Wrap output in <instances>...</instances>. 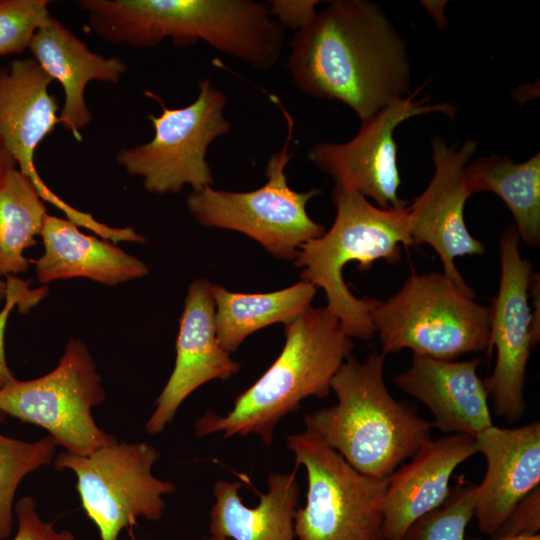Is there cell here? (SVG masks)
Instances as JSON below:
<instances>
[{"instance_id":"obj_4","label":"cell","mask_w":540,"mask_h":540,"mask_svg":"<svg viewBox=\"0 0 540 540\" xmlns=\"http://www.w3.org/2000/svg\"><path fill=\"white\" fill-rule=\"evenodd\" d=\"M335 220L327 232L304 244L294 260L302 280L321 288L326 308L338 319L348 337L363 340L375 334L372 310L380 300L357 298L343 279L346 264L356 262L360 271L383 259H401L402 246L414 245L408 227V206L383 209L363 195L335 186L332 192Z\"/></svg>"},{"instance_id":"obj_20","label":"cell","mask_w":540,"mask_h":540,"mask_svg":"<svg viewBox=\"0 0 540 540\" xmlns=\"http://www.w3.org/2000/svg\"><path fill=\"white\" fill-rule=\"evenodd\" d=\"M78 227L67 218L47 214L40 234L44 252L35 260L40 283L87 278L117 286L148 273L142 260L110 240L82 233Z\"/></svg>"},{"instance_id":"obj_7","label":"cell","mask_w":540,"mask_h":540,"mask_svg":"<svg viewBox=\"0 0 540 540\" xmlns=\"http://www.w3.org/2000/svg\"><path fill=\"white\" fill-rule=\"evenodd\" d=\"M307 475L306 503L294 516L296 540H384L386 479L364 475L309 430L287 437Z\"/></svg>"},{"instance_id":"obj_13","label":"cell","mask_w":540,"mask_h":540,"mask_svg":"<svg viewBox=\"0 0 540 540\" xmlns=\"http://www.w3.org/2000/svg\"><path fill=\"white\" fill-rule=\"evenodd\" d=\"M53 80L31 58L15 59L0 67V136L18 169L34 184L43 201L65 213L77 226L109 239L114 229L56 195L38 173L34 158L39 144L61 119L57 98L49 93Z\"/></svg>"},{"instance_id":"obj_30","label":"cell","mask_w":540,"mask_h":540,"mask_svg":"<svg viewBox=\"0 0 540 540\" xmlns=\"http://www.w3.org/2000/svg\"><path fill=\"white\" fill-rule=\"evenodd\" d=\"M540 530V487H537L512 509L498 536H534Z\"/></svg>"},{"instance_id":"obj_29","label":"cell","mask_w":540,"mask_h":540,"mask_svg":"<svg viewBox=\"0 0 540 540\" xmlns=\"http://www.w3.org/2000/svg\"><path fill=\"white\" fill-rule=\"evenodd\" d=\"M14 510L18 527L13 540H75L71 531H56L54 522L42 520L36 502L29 496L17 501Z\"/></svg>"},{"instance_id":"obj_31","label":"cell","mask_w":540,"mask_h":540,"mask_svg":"<svg viewBox=\"0 0 540 540\" xmlns=\"http://www.w3.org/2000/svg\"><path fill=\"white\" fill-rule=\"evenodd\" d=\"M316 0H273L268 5L270 16L284 28L300 30L316 14Z\"/></svg>"},{"instance_id":"obj_3","label":"cell","mask_w":540,"mask_h":540,"mask_svg":"<svg viewBox=\"0 0 540 540\" xmlns=\"http://www.w3.org/2000/svg\"><path fill=\"white\" fill-rule=\"evenodd\" d=\"M285 343L273 364L234 400L224 415L207 411L194 425L197 436L221 433L258 436L271 446L277 423L307 397L325 398L331 380L351 355L353 343L326 307H308L285 324Z\"/></svg>"},{"instance_id":"obj_14","label":"cell","mask_w":540,"mask_h":540,"mask_svg":"<svg viewBox=\"0 0 540 540\" xmlns=\"http://www.w3.org/2000/svg\"><path fill=\"white\" fill-rule=\"evenodd\" d=\"M434 175L426 189L408 206V227L414 245L427 244L438 254L444 275L461 289L474 293L457 270L455 258L482 255L483 244L469 232L464 206L472 194L465 167L477 144L465 141L459 148L440 137L431 141Z\"/></svg>"},{"instance_id":"obj_16","label":"cell","mask_w":540,"mask_h":540,"mask_svg":"<svg viewBox=\"0 0 540 540\" xmlns=\"http://www.w3.org/2000/svg\"><path fill=\"white\" fill-rule=\"evenodd\" d=\"M486 461L476 485L474 516L481 532L493 535L514 506L540 483V423L516 428L491 425L475 436Z\"/></svg>"},{"instance_id":"obj_11","label":"cell","mask_w":540,"mask_h":540,"mask_svg":"<svg viewBox=\"0 0 540 540\" xmlns=\"http://www.w3.org/2000/svg\"><path fill=\"white\" fill-rule=\"evenodd\" d=\"M417 94L397 99L362 121L359 132L345 143L322 142L312 146L307 158L329 174L335 186L370 197L380 208L407 206L398 196L401 178L394 139L396 127L421 114H455L449 103L430 104L426 99H415Z\"/></svg>"},{"instance_id":"obj_25","label":"cell","mask_w":540,"mask_h":540,"mask_svg":"<svg viewBox=\"0 0 540 540\" xmlns=\"http://www.w3.org/2000/svg\"><path fill=\"white\" fill-rule=\"evenodd\" d=\"M6 416L0 411V425ZM57 445L50 435L26 442L0 433V540L11 535L13 500L18 485L28 473L51 463Z\"/></svg>"},{"instance_id":"obj_15","label":"cell","mask_w":540,"mask_h":540,"mask_svg":"<svg viewBox=\"0 0 540 540\" xmlns=\"http://www.w3.org/2000/svg\"><path fill=\"white\" fill-rule=\"evenodd\" d=\"M212 284L200 278L188 287L176 340L174 369L146 423L147 433L162 432L183 401L203 384L227 380L240 364L219 343L215 327Z\"/></svg>"},{"instance_id":"obj_9","label":"cell","mask_w":540,"mask_h":540,"mask_svg":"<svg viewBox=\"0 0 540 540\" xmlns=\"http://www.w3.org/2000/svg\"><path fill=\"white\" fill-rule=\"evenodd\" d=\"M104 399L88 348L70 339L52 371L32 380L15 379L0 389V411L46 429L68 452L86 455L117 440L92 416Z\"/></svg>"},{"instance_id":"obj_21","label":"cell","mask_w":540,"mask_h":540,"mask_svg":"<svg viewBox=\"0 0 540 540\" xmlns=\"http://www.w3.org/2000/svg\"><path fill=\"white\" fill-rule=\"evenodd\" d=\"M269 473L268 489L259 494V503L250 508L241 500L237 481L219 480L214 484V504L210 511L212 537L232 540H296L294 516L299 499L296 474Z\"/></svg>"},{"instance_id":"obj_22","label":"cell","mask_w":540,"mask_h":540,"mask_svg":"<svg viewBox=\"0 0 540 540\" xmlns=\"http://www.w3.org/2000/svg\"><path fill=\"white\" fill-rule=\"evenodd\" d=\"M316 287L304 280L266 293H237L212 284L215 327L222 348L236 351L252 333L275 323L287 324L310 307Z\"/></svg>"},{"instance_id":"obj_8","label":"cell","mask_w":540,"mask_h":540,"mask_svg":"<svg viewBox=\"0 0 540 540\" xmlns=\"http://www.w3.org/2000/svg\"><path fill=\"white\" fill-rule=\"evenodd\" d=\"M145 94L162 110L158 116L148 115L154 136L147 143L120 149L115 155L117 163L127 173L142 177L151 193H177L186 185L193 192L210 187L214 177L207 161L208 147L231 126L224 116L226 95L209 78L199 82L197 98L185 107L169 108L158 95Z\"/></svg>"},{"instance_id":"obj_19","label":"cell","mask_w":540,"mask_h":540,"mask_svg":"<svg viewBox=\"0 0 540 540\" xmlns=\"http://www.w3.org/2000/svg\"><path fill=\"white\" fill-rule=\"evenodd\" d=\"M29 50L43 71L62 85L61 125L81 141V129L93 120L85 101L86 86L94 80L117 84L127 71L126 63L120 57L93 52L54 17L36 31Z\"/></svg>"},{"instance_id":"obj_18","label":"cell","mask_w":540,"mask_h":540,"mask_svg":"<svg viewBox=\"0 0 540 540\" xmlns=\"http://www.w3.org/2000/svg\"><path fill=\"white\" fill-rule=\"evenodd\" d=\"M481 360H440L413 355L410 367L394 377L405 393L432 413V428L475 437L493 425L488 391L477 374Z\"/></svg>"},{"instance_id":"obj_27","label":"cell","mask_w":540,"mask_h":540,"mask_svg":"<svg viewBox=\"0 0 540 540\" xmlns=\"http://www.w3.org/2000/svg\"><path fill=\"white\" fill-rule=\"evenodd\" d=\"M49 0H0V57L29 49L36 31L52 15Z\"/></svg>"},{"instance_id":"obj_32","label":"cell","mask_w":540,"mask_h":540,"mask_svg":"<svg viewBox=\"0 0 540 540\" xmlns=\"http://www.w3.org/2000/svg\"><path fill=\"white\" fill-rule=\"evenodd\" d=\"M13 168H17L16 162L0 136V178Z\"/></svg>"},{"instance_id":"obj_5","label":"cell","mask_w":540,"mask_h":540,"mask_svg":"<svg viewBox=\"0 0 540 540\" xmlns=\"http://www.w3.org/2000/svg\"><path fill=\"white\" fill-rule=\"evenodd\" d=\"M474 296L444 274H413L372 310L382 354L410 349L414 355L454 360L486 350L490 311Z\"/></svg>"},{"instance_id":"obj_26","label":"cell","mask_w":540,"mask_h":540,"mask_svg":"<svg viewBox=\"0 0 540 540\" xmlns=\"http://www.w3.org/2000/svg\"><path fill=\"white\" fill-rule=\"evenodd\" d=\"M475 501L476 485L460 479L443 505L415 521L399 540H465Z\"/></svg>"},{"instance_id":"obj_28","label":"cell","mask_w":540,"mask_h":540,"mask_svg":"<svg viewBox=\"0 0 540 540\" xmlns=\"http://www.w3.org/2000/svg\"><path fill=\"white\" fill-rule=\"evenodd\" d=\"M6 296L5 304L0 311V389L8 383L15 380L14 373L9 368L4 347L5 329L10 313L17 306L21 313H27L32 307L36 306L48 292L47 287L41 286L37 289H31V280L26 281L16 276L5 277Z\"/></svg>"},{"instance_id":"obj_10","label":"cell","mask_w":540,"mask_h":540,"mask_svg":"<svg viewBox=\"0 0 540 540\" xmlns=\"http://www.w3.org/2000/svg\"><path fill=\"white\" fill-rule=\"evenodd\" d=\"M159 456L148 443L116 440L86 455L63 451L54 466L75 473L82 506L100 540H118L121 530L138 518L157 521L163 515V496L174 492L175 485L152 474Z\"/></svg>"},{"instance_id":"obj_17","label":"cell","mask_w":540,"mask_h":540,"mask_svg":"<svg viewBox=\"0 0 540 540\" xmlns=\"http://www.w3.org/2000/svg\"><path fill=\"white\" fill-rule=\"evenodd\" d=\"M477 452L475 437L450 434L430 439L394 471L387 480L383 498L382 536L399 540L419 518L447 500L455 469Z\"/></svg>"},{"instance_id":"obj_1","label":"cell","mask_w":540,"mask_h":540,"mask_svg":"<svg viewBox=\"0 0 540 540\" xmlns=\"http://www.w3.org/2000/svg\"><path fill=\"white\" fill-rule=\"evenodd\" d=\"M289 47L287 67L298 89L344 103L361 122L409 91L405 44L370 1L329 2L296 32Z\"/></svg>"},{"instance_id":"obj_33","label":"cell","mask_w":540,"mask_h":540,"mask_svg":"<svg viewBox=\"0 0 540 540\" xmlns=\"http://www.w3.org/2000/svg\"><path fill=\"white\" fill-rule=\"evenodd\" d=\"M465 540H540V534L534 536H497L493 539H465Z\"/></svg>"},{"instance_id":"obj_6","label":"cell","mask_w":540,"mask_h":540,"mask_svg":"<svg viewBox=\"0 0 540 540\" xmlns=\"http://www.w3.org/2000/svg\"><path fill=\"white\" fill-rule=\"evenodd\" d=\"M270 99L279 105L286 119L287 136L282 149L272 154L267 162L266 183L248 192L206 187L188 196L187 207L205 227L238 231L275 257L295 260L304 244L325 232L306 210L307 202L320 195L321 190L297 192L288 185L285 168L293 155L288 153V147L294 120L277 96L270 95Z\"/></svg>"},{"instance_id":"obj_23","label":"cell","mask_w":540,"mask_h":540,"mask_svg":"<svg viewBox=\"0 0 540 540\" xmlns=\"http://www.w3.org/2000/svg\"><path fill=\"white\" fill-rule=\"evenodd\" d=\"M471 193L490 191L509 208L519 238L528 246L540 244V154L514 162L508 156L481 157L465 167Z\"/></svg>"},{"instance_id":"obj_34","label":"cell","mask_w":540,"mask_h":540,"mask_svg":"<svg viewBox=\"0 0 540 540\" xmlns=\"http://www.w3.org/2000/svg\"><path fill=\"white\" fill-rule=\"evenodd\" d=\"M6 288V281L0 278V302L5 300Z\"/></svg>"},{"instance_id":"obj_24","label":"cell","mask_w":540,"mask_h":540,"mask_svg":"<svg viewBox=\"0 0 540 540\" xmlns=\"http://www.w3.org/2000/svg\"><path fill=\"white\" fill-rule=\"evenodd\" d=\"M47 214L36 187L18 168L0 178V278L29 270L24 252L37 244Z\"/></svg>"},{"instance_id":"obj_2","label":"cell","mask_w":540,"mask_h":540,"mask_svg":"<svg viewBox=\"0 0 540 540\" xmlns=\"http://www.w3.org/2000/svg\"><path fill=\"white\" fill-rule=\"evenodd\" d=\"M384 354L348 356L331 380L337 404L306 414L305 425L360 473L388 478L431 439V422L398 402L384 380Z\"/></svg>"},{"instance_id":"obj_12","label":"cell","mask_w":540,"mask_h":540,"mask_svg":"<svg viewBox=\"0 0 540 540\" xmlns=\"http://www.w3.org/2000/svg\"><path fill=\"white\" fill-rule=\"evenodd\" d=\"M515 227L500 240L501 276L490 311L487 354L495 348L496 363L484 381L496 414L509 421L522 417L526 405L524 385L531 348L538 340L528 303L532 268L519 249Z\"/></svg>"},{"instance_id":"obj_35","label":"cell","mask_w":540,"mask_h":540,"mask_svg":"<svg viewBox=\"0 0 540 540\" xmlns=\"http://www.w3.org/2000/svg\"><path fill=\"white\" fill-rule=\"evenodd\" d=\"M135 540V539H133ZM145 540H149V539H145ZM211 540H230V539H227L225 537H211Z\"/></svg>"}]
</instances>
